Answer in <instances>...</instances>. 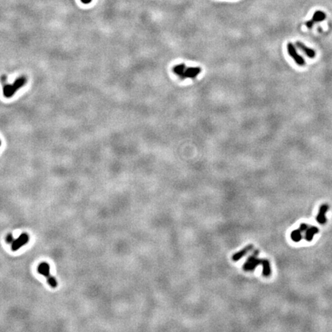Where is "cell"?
Here are the masks:
<instances>
[{"instance_id":"cell-1","label":"cell","mask_w":332,"mask_h":332,"mask_svg":"<svg viewBox=\"0 0 332 332\" xmlns=\"http://www.w3.org/2000/svg\"><path fill=\"white\" fill-rule=\"evenodd\" d=\"M175 76L179 77L181 80L187 79H195L202 71L200 67H187L185 64L175 65L172 69Z\"/></svg>"},{"instance_id":"cell-2","label":"cell","mask_w":332,"mask_h":332,"mask_svg":"<svg viewBox=\"0 0 332 332\" xmlns=\"http://www.w3.org/2000/svg\"><path fill=\"white\" fill-rule=\"evenodd\" d=\"M50 266H49V264L47 262H42L39 265L38 269H37V271L40 274V275H44L47 279L48 284L51 286L52 287H56L58 286L57 281L55 277H53L52 275H50Z\"/></svg>"},{"instance_id":"cell-3","label":"cell","mask_w":332,"mask_h":332,"mask_svg":"<svg viewBox=\"0 0 332 332\" xmlns=\"http://www.w3.org/2000/svg\"><path fill=\"white\" fill-rule=\"evenodd\" d=\"M27 80L25 77L17 79L13 85H7L3 88V95L6 98H10L15 94V92L20 88H22L26 83Z\"/></svg>"},{"instance_id":"cell-4","label":"cell","mask_w":332,"mask_h":332,"mask_svg":"<svg viewBox=\"0 0 332 332\" xmlns=\"http://www.w3.org/2000/svg\"><path fill=\"white\" fill-rule=\"evenodd\" d=\"M287 49L288 54L290 55L291 57L294 59V61L295 62L296 64L300 66H303L305 65V61H304V59L298 53L297 51H296L295 46L293 45L292 42H288V43H287Z\"/></svg>"},{"instance_id":"cell-5","label":"cell","mask_w":332,"mask_h":332,"mask_svg":"<svg viewBox=\"0 0 332 332\" xmlns=\"http://www.w3.org/2000/svg\"><path fill=\"white\" fill-rule=\"evenodd\" d=\"M29 241V237L27 235V233H23L21 235L19 236L17 239L14 240L13 243H12L11 248L13 251H16L17 250L19 249L20 248L23 246V245H26L27 243Z\"/></svg>"},{"instance_id":"cell-6","label":"cell","mask_w":332,"mask_h":332,"mask_svg":"<svg viewBox=\"0 0 332 332\" xmlns=\"http://www.w3.org/2000/svg\"><path fill=\"white\" fill-rule=\"evenodd\" d=\"M325 18H326V14H325L324 12L316 11L315 13H314V14L313 15L311 19L310 20V21H308L307 23H305L306 27L308 29H311L313 25H314V24L324 21Z\"/></svg>"},{"instance_id":"cell-7","label":"cell","mask_w":332,"mask_h":332,"mask_svg":"<svg viewBox=\"0 0 332 332\" xmlns=\"http://www.w3.org/2000/svg\"><path fill=\"white\" fill-rule=\"evenodd\" d=\"M295 45L301 51H302V52H304V53L308 57L311 58V59H314V58L315 57V55H316L315 51H314L313 49H311V48L306 46V45H304L303 42L298 41V42H296Z\"/></svg>"},{"instance_id":"cell-8","label":"cell","mask_w":332,"mask_h":332,"mask_svg":"<svg viewBox=\"0 0 332 332\" xmlns=\"http://www.w3.org/2000/svg\"><path fill=\"white\" fill-rule=\"evenodd\" d=\"M253 248H254V245H247V246H245V248H243V249H241V251H238V252H236L234 255H233V256H232V260L234 261H239V260L241 259V258H242L243 257H244L245 255H246L250 251H251V250L253 249Z\"/></svg>"},{"instance_id":"cell-9","label":"cell","mask_w":332,"mask_h":332,"mask_svg":"<svg viewBox=\"0 0 332 332\" xmlns=\"http://www.w3.org/2000/svg\"><path fill=\"white\" fill-rule=\"evenodd\" d=\"M328 206L327 205H323L321 206L319 209V212H318V216H317V221L318 223L321 224H324L326 223L327 219L325 217V214L328 212Z\"/></svg>"},{"instance_id":"cell-10","label":"cell","mask_w":332,"mask_h":332,"mask_svg":"<svg viewBox=\"0 0 332 332\" xmlns=\"http://www.w3.org/2000/svg\"><path fill=\"white\" fill-rule=\"evenodd\" d=\"M262 267H263V272H262V275L265 277H269L271 275V265L270 262L268 259H265L263 258L262 259V263H261Z\"/></svg>"},{"instance_id":"cell-11","label":"cell","mask_w":332,"mask_h":332,"mask_svg":"<svg viewBox=\"0 0 332 332\" xmlns=\"http://www.w3.org/2000/svg\"><path fill=\"white\" fill-rule=\"evenodd\" d=\"M305 240L307 241H311L312 240L313 237L318 232V229L317 227H310L305 231Z\"/></svg>"},{"instance_id":"cell-12","label":"cell","mask_w":332,"mask_h":332,"mask_svg":"<svg viewBox=\"0 0 332 332\" xmlns=\"http://www.w3.org/2000/svg\"><path fill=\"white\" fill-rule=\"evenodd\" d=\"M291 238H292V241H295V242H299L301 241V238H302V235H301V231L300 230H294L291 234Z\"/></svg>"},{"instance_id":"cell-13","label":"cell","mask_w":332,"mask_h":332,"mask_svg":"<svg viewBox=\"0 0 332 332\" xmlns=\"http://www.w3.org/2000/svg\"><path fill=\"white\" fill-rule=\"evenodd\" d=\"M6 241L7 243H13V241H14V238H13V235H11V234L7 235V236L6 237Z\"/></svg>"},{"instance_id":"cell-14","label":"cell","mask_w":332,"mask_h":332,"mask_svg":"<svg viewBox=\"0 0 332 332\" xmlns=\"http://www.w3.org/2000/svg\"><path fill=\"white\" fill-rule=\"evenodd\" d=\"M308 229V226L307 224H301V225H300L299 230H300L301 232H304V231H307Z\"/></svg>"},{"instance_id":"cell-15","label":"cell","mask_w":332,"mask_h":332,"mask_svg":"<svg viewBox=\"0 0 332 332\" xmlns=\"http://www.w3.org/2000/svg\"><path fill=\"white\" fill-rule=\"evenodd\" d=\"M81 2L82 3H84V4H88V3H91L92 0H81Z\"/></svg>"},{"instance_id":"cell-16","label":"cell","mask_w":332,"mask_h":332,"mask_svg":"<svg viewBox=\"0 0 332 332\" xmlns=\"http://www.w3.org/2000/svg\"><path fill=\"white\" fill-rule=\"evenodd\" d=\"M0 145H1V141H0Z\"/></svg>"}]
</instances>
